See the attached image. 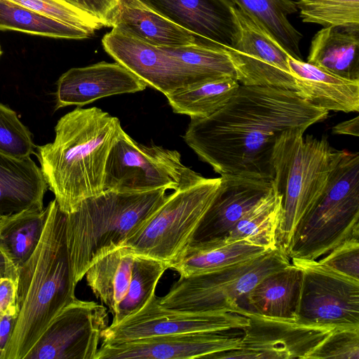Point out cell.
Returning a JSON list of instances; mask_svg holds the SVG:
<instances>
[{"label":"cell","instance_id":"obj_1","mask_svg":"<svg viewBox=\"0 0 359 359\" xmlns=\"http://www.w3.org/2000/svg\"><path fill=\"white\" fill-rule=\"evenodd\" d=\"M327 114L295 91L240 85L218 111L191 118L183 138L220 176L273 180L272 155L278 136L292 128L306 130Z\"/></svg>","mask_w":359,"mask_h":359},{"label":"cell","instance_id":"obj_2","mask_svg":"<svg viewBox=\"0 0 359 359\" xmlns=\"http://www.w3.org/2000/svg\"><path fill=\"white\" fill-rule=\"evenodd\" d=\"M123 131L117 117L96 107H77L58 120L53 142L36 147L41 172L62 212H74L104 191L107 161Z\"/></svg>","mask_w":359,"mask_h":359},{"label":"cell","instance_id":"obj_3","mask_svg":"<svg viewBox=\"0 0 359 359\" xmlns=\"http://www.w3.org/2000/svg\"><path fill=\"white\" fill-rule=\"evenodd\" d=\"M41 238L18 269L15 328L2 359H25L52 320L76 299L66 238V215L49 202Z\"/></svg>","mask_w":359,"mask_h":359},{"label":"cell","instance_id":"obj_4","mask_svg":"<svg viewBox=\"0 0 359 359\" xmlns=\"http://www.w3.org/2000/svg\"><path fill=\"white\" fill-rule=\"evenodd\" d=\"M166 189L144 192L104 190L66 215V238L76 285L103 255L125 245L167 198Z\"/></svg>","mask_w":359,"mask_h":359},{"label":"cell","instance_id":"obj_5","mask_svg":"<svg viewBox=\"0 0 359 359\" xmlns=\"http://www.w3.org/2000/svg\"><path fill=\"white\" fill-rule=\"evenodd\" d=\"M292 128L277 138L272 155L273 184L282 195L283 218L278 245L288 248L295 229L323 193L344 150L332 147L325 137L304 135Z\"/></svg>","mask_w":359,"mask_h":359},{"label":"cell","instance_id":"obj_6","mask_svg":"<svg viewBox=\"0 0 359 359\" xmlns=\"http://www.w3.org/2000/svg\"><path fill=\"white\" fill-rule=\"evenodd\" d=\"M354 236H359V153L344 150L286 254L291 260L316 261Z\"/></svg>","mask_w":359,"mask_h":359},{"label":"cell","instance_id":"obj_7","mask_svg":"<svg viewBox=\"0 0 359 359\" xmlns=\"http://www.w3.org/2000/svg\"><path fill=\"white\" fill-rule=\"evenodd\" d=\"M291 264L278 246L261 256L215 271L180 277L159 298L169 309L193 313H238L241 299L268 275Z\"/></svg>","mask_w":359,"mask_h":359},{"label":"cell","instance_id":"obj_8","mask_svg":"<svg viewBox=\"0 0 359 359\" xmlns=\"http://www.w3.org/2000/svg\"><path fill=\"white\" fill-rule=\"evenodd\" d=\"M221 177H203L181 186L126 243L134 255L171 265L192 241L220 187Z\"/></svg>","mask_w":359,"mask_h":359},{"label":"cell","instance_id":"obj_9","mask_svg":"<svg viewBox=\"0 0 359 359\" xmlns=\"http://www.w3.org/2000/svg\"><path fill=\"white\" fill-rule=\"evenodd\" d=\"M203 177L182 163L177 151L141 144L123 131L109 152L104 188L131 193L175 191Z\"/></svg>","mask_w":359,"mask_h":359},{"label":"cell","instance_id":"obj_10","mask_svg":"<svg viewBox=\"0 0 359 359\" xmlns=\"http://www.w3.org/2000/svg\"><path fill=\"white\" fill-rule=\"evenodd\" d=\"M300 271L294 320L316 326L359 327V280L318 260L292 259Z\"/></svg>","mask_w":359,"mask_h":359},{"label":"cell","instance_id":"obj_11","mask_svg":"<svg viewBox=\"0 0 359 359\" xmlns=\"http://www.w3.org/2000/svg\"><path fill=\"white\" fill-rule=\"evenodd\" d=\"M238 27L236 39L226 50L243 86H270L296 92L287 63L290 55L271 34L245 11L233 6Z\"/></svg>","mask_w":359,"mask_h":359},{"label":"cell","instance_id":"obj_12","mask_svg":"<svg viewBox=\"0 0 359 359\" xmlns=\"http://www.w3.org/2000/svg\"><path fill=\"white\" fill-rule=\"evenodd\" d=\"M249 320L240 346L210 355L211 359H308L335 328L300 323L292 319L243 313Z\"/></svg>","mask_w":359,"mask_h":359},{"label":"cell","instance_id":"obj_13","mask_svg":"<svg viewBox=\"0 0 359 359\" xmlns=\"http://www.w3.org/2000/svg\"><path fill=\"white\" fill-rule=\"evenodd\" d=\"M108 322L105 306L76 298L52 320L25 359H96Z\"/></svg>","mask_w":359,"mask_h":359},{"label":"cell","instance_id":"obj_14","mask_svg":"<svg viewBox=\"0 0 359 359\" xmlns=\"http://www.w3.org/2000/svg\"><path fill=\"white\" fill-rule=\"evenodd\" d=\"M248 318L236 313H193L163 306L154 294L138 311L102 332V343H118L187 332L243 329Z\"/></svg>","mask_w":359,"mask_h":359},{"label":"cell","instance_id":"obj_15","mask_svg":"<svg viewBox=\"0 0 359 359\" xmlns=\"http://www.w3.org/2000/svg\"><path fill=\"white\" fill-rule=\"evenodd\" d=\"M102 43L116 62L165 96L203 83L163 47L145 43L113 29L103 36Z\"/></svg>","mask_w":359,"mask_h":359},{"label":"cell","instance_id":"obj_16","mask_svg":"<svg viewBox=\"0 0 359 359\" xmlns=\"http://www.w3.org/2000/svg\"><path fill=\"white\" fill-rule=\"evenodd\" d=\"M242 329L187 332L102 343L96 359H192L237 348Z\"/></svg>","mask_w":359,"mask_h":359},{"label":"cell","instance_id":"obj_17","mask_svg":"<svg viewBox=\"0 0 359 359\" xmlns=\"http://www.w3.org/2000/svg\"><path fill=\"white\" fill-rule=\"evenodd\" d=\"M147 84L117 62L74 67L57 81L55 109L81 107L106 97L144 90Z\"/></svg>","mask_w":359,"mask_h":359},{"label":"cell","instance_id":"obj_18","mask_svg":"<svg viewBox=\"0 0 359 359\" xmlns=\"http://www.w3.org/2000/svg\"><path fill=\"white\" fill-rule=\"evenodd\" d=\"M204 43L226 50L238 27L229 0H141Z\"/></svg>","mask_w":359,"mask_h":359},{"label":"cell","instance_id":"obj_19","mask_svg":"<svg viewBox=\"0 0 359 359\" xmlns=\"http://www.w3.org/2000/svg\"><path fill=\"white\" fill-rule=\"evenodd\" d=\"M220 177L219 191L197 228L193 242L222 239L273 187V181L269 180Z\"/></svg>","mask_w":359,"mask_h":359},{"label":"cell","instance_id":"obj_20","mask_svg":"<svg viewBox=\"0 0 359 359\" xmlns=\"http://www.w3.org/2000/svg\"><path fill=\"white\" fill-rule=\"evenodd\" d=\"M287 63L296 93L303 100L325 111H359V80H350L290 55Z\"/></svg>","mask_w":359,"mask_h":359},{"label":"cell","instance_id":"obj_21","mask_svg":"<svg viewBox=\"0 0 359 359\" xmlns=\"http://www.w3.org/2000/svg\"><path fill=\"white\" fill-rule=\"evenodd\" d=\"M107 27L158 47L204 43L141 0H118Z\"/></svg>","mask_w":359,"mask_h":359},{"label":"cell","instance_id":"obj_22","mask_svg":"<svg viewBox=\"0 0 359 359\" xmlns=\"http://www.w3.org/2000/svg\"><path fill=\"white\" fill-rule=\"evenodd\" d=\"M48 185L30 157L20 158L0 151V215L43 209Z\"/></svg>","mask_w":359,"mask_h":359},{"label":"cell","instance_id":"obj_23","mask_svg":"<svg viewBox=\"0 0 359 359\" xmlns=\"http://www.w3.org/2000/svg\"><path fill=\"white\" fill-rule=\"evenodd\" d=\"M299 278V269L292 263L268 275L241 299L238 313L294 320Z\"/></svg>","mask_w":359,"mask_h":359},{"label":"cell","instance_id":"obj_24","mask_svg":"<svg viewBox=\"0 0 359 359\" xmlns=\"http://www.w3.org/2000/svg\"><path fill=\"white\" fill-rule=\"evenodd\" d=\"M307 62L339 76L359 80V27H328L313 36Z\"/></svg>","mask_w":359,"mask_h":359},{"label":"cell","instance_id":"obj_25","mask_svg":"<svg viewBox=\"0 0 359 359\" xmlns=\"http://www.w3.org/2000/svg\"><path fill=\"white\" fill-rule=\"evenodd\" d=\"M272 250V249H271ZM271 250L244 241L191 242L170 268L180 277L215 271L261 256Z\"/></svg>","mask_w":359,"mask_h":359},{"label":"cell","instance_id":"obj_26","mask_svg":"<svg viewBox=\"0 0 359 359\" xmlns=\"http://www.w3.org/2000/svg\"><path fill=\"white\" fill-rule=\"evenodd\" d=\"M135 255L120 247L95 262L85 273L88 285L114 316L130 281Z\"/></svg>","mask_w":359,"mask_h":359},{"label":"cell","instance_id":"obj_27","mask_svg":"<svg viewBox=\"0 0 359 359\" xmlns=\"http://www.w3.org/2000/svg\"><path fill=\"white\" fill-rule=\"evenodd\" d=\"M283 218L282 195L275 186L249 210L219 241H244L271 250L278 245V233Z\"/></svg>","mask_w":359,"mask_h":359},{"label":"cell","instance_id":"obj_28","mask_svg":"<svg viewBox=\"0 0 359 359\" xmlns=\"http://www.w3.org/2000/svg\"><path fill=\"white\" fill-rule=\"evenodd\" d=\"M48 208L7 215L0 225V248L18 269L36 250L43 232Z\"/></svg>","mask_w":359,"mask_h":359},{"label":"cell","instance_id":"obj_29","mask_svg":"<svg viewBox=\"0 0 359 359\" xmlns=\"http://www.w3.org/2000/svg\"><path fill=\"white\" fill-rule=\"evenodd\" d=\"M261 24L292 57L301 59L302 34L288 16L297 11L293 0H229Z\"/></svg>","mask_w":359,"mask_h":359},{"label":"cell","instance_id":"obj_30","mask_svg":"<svg viewBox=\"0 0 359 359\" xmlns=\"http://www.w3.org/2000/svg\"><path fill=\"white\" fill-rule=\"evenodd\" d=\"M239 86L234 78L222 77L191 86L165 97L175 113L191 118H203L222 108Z\"/></svg>","mask_w":359,"mask_h":359},{"label":"cell","instance_id":"obj_31","mask_svg":"<svg viewBox=\"0 0 359 359\" xmlns=\"http://www.w3.org/2000/svg\"><path fill=\"white\" fill-rule=\"evenodd\" d=\"M0 30L65 39H86L91 32L43 15L10 0H0Z\"/></svg>","mask_w":359,"mask_h":359},{"label":"cell","instance_id":"obj_32","mask_svg":"<svg viewBox=\"0 0 359 359\" xmlns=\"http://www.w3.org/2000/svg\"><path fill=\"white\" fill-rule=\"evenodd\" d=\"M168 269L170 267L165 262L135 255L127 293L118 305L111 325H116L140 310L156 294V285Z\"/></svg>","mask_w":359,"mask_h":359},{"label":"cell","instance_id":"obj_33","mask_svg":"<svg viewBox=\"0 0 359 359\" xmlns=\"http://www.w3.org/2000/svg\"><path fill=\"white\" fill-rule=\"evenodd\" d=\"M163 48L202 82L227 76L236 79L235 70L229 55L222 48L203 43Z\"/></svg>","mask_w":359,"mask_h":359},{"label":"cell","instance_id":"obj_34","mask_svg":"<svg viewBox=\"0 0 359 359\" xmlns=\"http://www.w3.org/2000/svg\"><path fill=\"white\" fill-rule=\"evenodd\" d=\"M304 22L328 27H359V0H297Z\"/></svg>","mask_w":359,"mask_h":359},{"label":"cell","instance_id":"obj_35","mask_svg":"<svg viewBox=\"0 0 359 359\" xmlns=\"http://www.w3.org/2000/svg\"><path fill=\"white\" fill-rule=\"evenodd\" d=\"M43 15L92 34L102 27L95 18L66 0H10Z\"/></svg>","mask_w":359,"mask_h":359},{"label":"cell","instance_id":"obj_36","mask_svg":"<svg viewBox=\"0 0 359 359\" xmlns=\"http://www.w3.org/2000/svg\"><path fill=\"white\" fill-rule=\"evenodd\" d=\"M35 148L32 133L16 112L0 103V151L25 158L35 154Z\"/></svg>","mask_w":359,"mask_h":359},{"label":"cell","instance_id":"obj_37","mask_svg":"<svg viewBox=\"0 0 359 359\" xmlns=\"http://www.w3.org/2000/svg\"><path fill=\"white\" fill-rule=\"evenodd\" d=\"M359 359V327L334 328L308 359Z\"/></svg>","mask_w":359,"mask_h":359},{"label":"cell","instance_id":"obj_38","mask_svg":"<svg viewBox=\"0 0 359 359\" xmlns=\"http://www.w3.org/2000/svg\"><path fill=\"white\" fill-rule=\"evenodd\" d=\"M318 262L348 277L359 280V236L347 239Z\"/></svg>","mask_w":359,"mask_h":359},{"label":"cell","instance_id":"obj_39","mask_svg":"<svg viewBox=\"0 0 359 359\" xmlns=\"http://www.w3.org/2000/svg\"><path fill=\"white\" fill-rule=\"evenodd\" d=\"M97 19L103 27L108 22L118 0H66Z\"/></svg>","mask_w":359,"mask_h":359},{"label":"cell","instance_id":"obj_40","mask_svg":"<svg viewBox=\"0 0 359 359\" xmlns=\"http://www.w3.org/2000/svg\"><path fill=\"white\" fill-rule=\"evenodd\" d=\"M18 316L17 305L10 307L0 315V359H2L5 348L13 334Z\"/></svg>","mask_w":359,"mask_h":359},{"label":"cell","instance_id":"obj_41","mask_svg":"<svg viewBox=\"0 0 359 359\" xmlns=\"http://www.w3.org/2000/svg\"><path fill=\"white\" fill-rule=\"evenodd\" d=\"M18 279L10 277L0 278V315L17 305Z\"/></svg>","mask_w":359,"mask_h":359},{"label":"cell","instance_id":"obj_42","mask_svg":"<svg viewBox=\"0 0 359 359\" xmlns=\"http://www.w3.org/2000/svg\"><path fill=\"white\" fill-rule=\"evenodd\" d=\"M332 132L337 135L359 136V118L356 116L348 121L341 122L332 128Z\"/></svg>","mask_w":359,"mask_h":359},{"label":"cell","instance_id":"obj_43","mask_svg":"<svg viewBox=\"0 0 359 359\" xmlns=\"http://www.w3.org/2000/svg\"><path fill=\"white\" fill-rule=\"evenodd\" d=\"M3 277H10L17 280L18 271L4 251L0 248V278Z\"/></svg>","mask_w":359,"mask_h":359},{"label":"cell","instance_id":"obj_44","mask_svg":"<svg viewBox=\"0 0 359 359\" xmlns=\"http://www.w3.org/2000/svg\"><path fill=\"white\" fill-rule=\"evenodd\" d=\"M7 215H0V225L2 224V222L4 221Z\"/></svg>","mask_w":359,"mask_h":359},{"label":"cell","instance_id":"obj_45","mask_svg":"<svg viewBox=\"0 0 359 359\" xmlns=\"http://www.w3.org/2000/svg\"><path fill=\"white\" fill-rule=\"evenodd\" d=\"M1 55V47H0V56Z\"/></svg>","mask_w":359,"mask_h":359}]
</instances>
